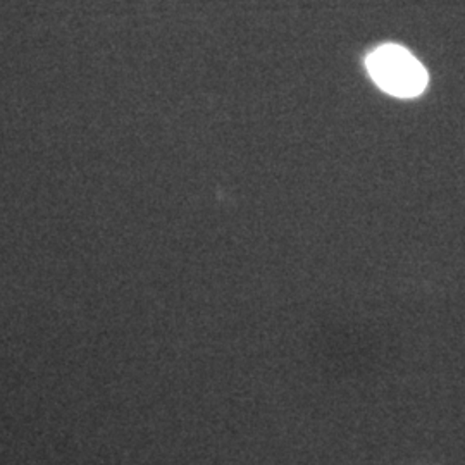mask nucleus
<instances>
[{"label":"nucleus","mask_w":465,"mask_h":465,"mask_svg":"<svg viewBox=\"0 0 465 465\" xmlns=\"http://www.w3.org/2000/svg\"><path fill=\"white\" fill-rule=\"evenodd\" d=\"M367 71L384 92L395 97H416L428 84V73L416 57L399 45H382L367 57Z\"/></svg>","instance_id":"nucleus-1"}]
</instances>
